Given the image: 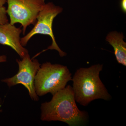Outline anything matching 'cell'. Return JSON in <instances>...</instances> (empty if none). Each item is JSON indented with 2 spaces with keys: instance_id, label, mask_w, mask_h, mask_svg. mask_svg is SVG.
Segmentation results:
<instances>
[{
  "instance_id": "6da1fadb",
  "label": "cell",
  "mask_w": 126,
  "mask_h": 126,
  "mask_svg": "<svg viewBox=\"0 0 126 126\" xmlns=\"http://www.w3.org/2000/svg\"><path fill=\"white\" fill-rule=\"evenodd\" d=\"M70 85L53 95L49 102L41 104L40 119L43 121H58L69 126H83L88 119V113L79 110Z\"/></svg>"
},
{
  "instance_id": "7a4b0ae2",
  "label": "cell",
  "mask_w": 126,
  "mask_h": 126,
  "mask_svg": "<svg viewBox=\"0 0 126 126\" xmlns=\"http://www.w3.org/2000/svg\"><path fill=\"white\" fill-rule=\"evenodd\" d=\"M103 64L92 65L78 69L72 78L73 90L75 101L82 106H86L97 99L109 101L111 95L99 78Z\"/></svg>"
},
{
  "instance_id": "3957f363",
  "label": "cell",
  "mask_w": 126,
  "mask_h": 126,
  "mask_svg": "<svg viewBox=\"0 0 126 126\" xmlns=\"http://www.w3.org/2000/svg\"><path fill=\"white\" fill-rule=\"evenodd\" d=\"M71 75L67 66L49 62L44 63L35 78L34 85L36 94L38 96L49 93L53 95L65 88L68 82L72 81Z\"/></svg>"
},
{
  "instance_id": "277c9868",
  "label": "cell",
  "mask_w": 126,
  "mask_h": 126,
  "mask_svg": "<svg viewBox=\"0 0 126 126\" xmlns=\"http://www.w3.org/2000/svg\"><path fill=\"white\" fill-rule=\"evenodd\" d=\"M62 7L55 5L53 2H49L45 4L39 13L37 18V22L29 33L20 38V43L23 47L26 45L34 35L37 34L49 35L52 39V45L47 49L44 50L41 52L48 50H56L58 52L61 57L65 56L66 53L62 51L57 45L52 30V25L54 19L56 16L63 11Z\"/></svg>"
},
{
  "instance_id": "5b68a950",
  "label": "cell",
  "mask_w": 126,
  "mask_h": 126,
  "mask_svg": "<svg viewBox=\"0 0 126 126\" xmlns=\"http://www.w3.org/2000/svg\"><path fill=\"white\" fill-rule=\"evenodd\" d=\"M7 13L10 23H20L25 34L27 27L35 24L39 13L45 4V0H7Z\"/></svg>"
},
{
  "instance_id": "8992f818",
  "label": "cell",
  "mask_w": 126,
  "mask_h": 126,
  "mask_svg": "<svg viewBox=\"0 0 126 126\" xmlns=\"http://www.w3.org/2000/svg\"><path fill=\"white\" fill-rule=\"evenodd\" d=\"M16 61L19 66L17 73L11 78L2 79L1 81L6 83L9 87L22 84L28 90L32 99L37 101L39 98L35 92L34 81L40 64L38 60L31 58L29 54L23 57L21 60L17 59Z\"/></svg>"
},
{
  "instance_id": "52a82bcc",
  "label": "cell",
  "mask_w": 126,
  "mask_h": 126,
  "mask_svg": "<svg viewBox=\"0 0 126 126\" xmlns=\"http://www.w3.org/2000/svg\"><path fill=\"white\" fill-rule=\"evenodd\" d=\"M22 32L20 28L10 23L0 25V44L11 47L21 59L29 54L28 50L21 44Z\"/></svg>"
},
{
  "instance_id": "ba28073f",
  "label": "cell",
  "mask_w": 126,
  "mask_h": 126,
  "mask_svg": "<svg viewBox=\"0 0 126 126\" xmlns=\"http://www.w3.org/2000/svg\"><path fill=\"white\" fill-rule=\"evenodd\" d=\"M122 33L112 31L109 33L106 40L113 47L115 57L118 63L126 66V43L123 40Z\"/></svg>"
},
{
  "instance_id": "9c48e42d",
  "label": "cell",
  "mask_w": 126,
  "mask_h": 126,
  "mask_svg": "<svg viewBox=\"0 0 126 126\" xmlns=\"http://www.w3.org/2000/svg\"><path fill=\"white\" fill-rule=\"evenodd\" d=\"M7 0H0V25L9 23L7 11L4 6Z\"/></svg>"
},
{
  "instance_id": "30bf717a",
  "label": "cell",
  "mask_w": 126,
  "mask_h": 126,
  "mask_svg": "<svg viewBox=\"0 0 126 126\" xmlns=\"http://www.w3.org/2000/svg\"><path fill=\"white\" fill-rule=\"evenodd\" d=\"M121 6L124 13L126 12V0H121Z\"/></svg>"
},
{
  "instance_id": "8fae6325",
  "label": "cell",
  "mask_w": 126,
  "mask_h": 126,
  "mask_svg": "<svg viewBox=\"0 0 126 126\" xmlns=\"http://www.w3.org/2000/svg\"><path fill=\"white\" fill-rule=\"evenodd\" d=\"M7 61V57L5 55H1L0 56V63H4Z\"/></svg>"
},
{
  "instance_id": "7c38bea8",
  "label": "cell",
  "mask_w": 126,
  "mask_h": 126,
  "mask_svg": "<svg viewBox=\"0 0 126 126\" xmlns=\"http://www.w3.org/2000/svg\"><path fill=\"white\" fill-rule=\"evenodd\" d=\"M1 107V104L0 102V112L1 111V110H0Z\"/></svg>"
}]
</instances>
